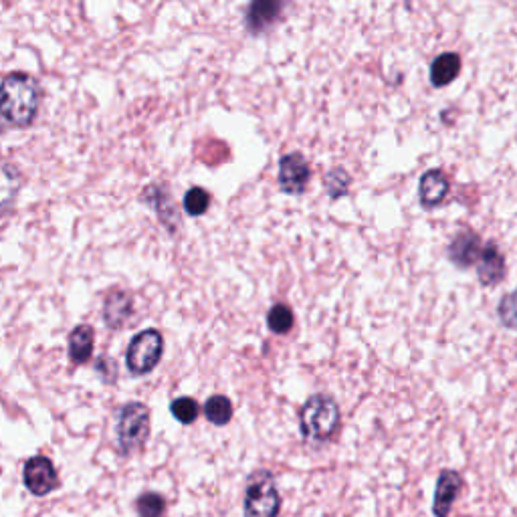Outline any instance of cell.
I'll list each match as a JSON object with an SVG mask.
<instances>
[{"label": "cell", "mask_w": 517, "mask_h": 517, "mask_svg": "<svg viewBox=\"0 0 517 517\" xmlns=\"http://www.w3.org/2000/svg\"><path fill=\"white\" fill-rule=\"evenodd\" d=\"M41 103L39 81L23 71H13L3 79V118L7 124L27 130L35 124Z\"/></svg>", "instance_id": "obj_1"}, {"label": "cell", "mask_w": 517, "mask_h": 517, "mask_svg": "<svg viewBox=\"0 0 517 517\" xmlns=\"http://www.w3.org/2000/svg\"><path fill=\"white\" fill-rule=\"evenodd\" d=\"M342 415L338 402L324 392L309 396L301 408L299 429L301 437L309 443H328L340 429Z\"/></svg>", "instance_id": "obj_2"}, {"label": "cell", "mask_w": 517, "mask_h": 517, "mask_svg": "<svg viewBox=\"0 0 517 517\" xmlns=\"http://www.w3.org/2000/svg\"><path fill=\"white\" fill-rule=\"evenodd\" d=\"M116 437L122 455L140 451L150 437V408L142 402H128L118 412Z\"/></svg>", "instance_id": "obj_3"}, {"label": "cell", "mask_w": 517, "mask_h": 517, "mask_svg": "<svg viewBox=\"0 0 517 517\" xmlns=\"http://www.w3.org/2000/svg\"><path fill=\"white\" fill-rule=\"evenodd\" d=\"M281 509V495L275 477L267 469L251 473L245 487V517H277Z\"/></svg>", "instance_id": "obj_4"}, {"label": "cell", "mask_w": 517, "mask_h": 517, "mask_svg": "<svg viewBox=\"0 0 517 517\" xmlns=\"http://www.w3.org/2000/svg\"><path fill=\"white\" fill-rule=\"evenodd\" d=\"M164 354V336L156 328L142 330L130 340L126 350V368L132 376L154 372Z\"/></svg>", "instance_id": "obj_5"}, {"label": "cell", "mask_w": 517, "mask_h": 517, "mask_svg": "<svg viewBox=\"0 0 517 517\" xmlns=\"http://www.w3.org/2000/svg\"><path fill=\"white\" fill-rule=\"evenodd\" d=\"M309 180H312V168H309V162L305 160L303 154L289 152L281 156L279 176H277L281 192L289 196H299L307 190Z\"/></svg>", "instance_id": "obj_6"}, {"label": "cell", "mask_w": 517, "mask_h": 517, "mask_svg": "<svg viewBox=\"0 0 517 517\" xmlns=\"http://www.w3.org/2000/svg\"><path fill=\"white\" fill-rule=\"evenodd\" d=\"M23 483H25L27 491L33 493L35 497H45V495L53 493L59 487V475H57L53 461L43 455L31 457L25 463Z\"/></svg>", "instance_id": "obj_7"}, {"label": "cell", "mask_w": 517, "mask_h": 517, "mask_svg": "<svg viewBox=\"0 0 517 517\" xmlns=\"http://www.w3.org/2000/svg\"><path fill=\"white\" fill-rule=\"evenodd\" d=\"M483 243L481 237L471 231V229H461L453 241L447 247V257L449 261L459 267V269H469V267H477L481 253H483Z\"/></svg>", "instance_id": "obj_8"}, {"label": "cell", "mask_w": 517, "mask_h": 517, "mask_svg": "<svg viewBox=\"0 0 517 517\" xmlns=\"http://www.w3.org/2000/svg\"><path fill=\"white\" fill-rule=\"evenodd\" d=\"M134 316V295L126 289H112L103 303V322L108 330H122Z\"/></svg>", "instance_id": "obj_9"}, {"label": "cell", "mask_w": 517, "mask_h": 517, "mask_svg": "<svg viewBox=\"0 0 517 517\" xmlns=\"http://www.w3.org/2000/svg\"><path fill=\"white\" fill-rule=\"evenodd\" d=\"M461 489H463V477L457 471L453 469L441 471L435 487V501H433L435 517H449Z\"/></svg>", "instance_id": "obj_10"}, {"label": "cell", "mask_w": 517, "mask_h": 517, "mask_svg": "<svg viewBox=\"0 0 517 517\" xmlns=\"http://www.w3.org/2000/svg\"><path fill=\"white\" fill-rule=\"evenodd\" d=\"M283 3H273V0H257L247 11V31L251 35H265L269 29L275 27V23L281 19Z\"/></svg>", "instance_id": "obj_11"}, {"label": "cell", "mask_w": 517, "mask_h": 517, "mask_svg": "<svg viewBox=\"0 0 517 517\" xmlns=\"http://www.w3.org/2000/svg\"><path fill=\"white\" fill-rule=\"evenodd\" d=\"M451 190V180L443 170H429L421 176L419 182V200L425 209H435V206L443 204L447 194Z\"/></svg>", "instance_id": "obj_12"}, {"label": "cell", "mask_w": 517, "mask_h": 517, "mask_svg": "<svg viewBox=\"0 0 517 517\" xmlns=\"http://www.w3.org/2000/svg\"><path fill=\"white\" fill-rule=\"evenodd\" d=\"M477 277H479V283L485 287H493L501 283L505 277V257L493 241L485 243L483 247L481 259L477 263Z\"/></svg>", "instance_id": "obj_13"}, {"label": "cell", "mask_w": 517, "mask_h": 517, "mask_svg": "<svg viewBox=\"0 0 517 517\" xmlns=\"http://www.w3.org/2000/svg\"><path fill=\"white\" fill-rule=\"evenodd\" d=\"M144 200H148L154 209H156V215L158 219L162 221V225L174 233L176 227L180 225V215L176 213L174 204H172V198L166 190V186H160V184H152L144 190Z\"/></svg>", "instance_id": "obj_14"}, {"label": "cell", "mask_w": 517, "mask_h": 517, "mask_svg": "<svg viewBox=\"0 0 517 517\" xmlns=\"http://www.w3.org/2000/svg\"><path fill=\"white\" fill-rule=\"evenodd\" d=\"M93 344H95V330L89 324H81L77 326L71 334H69V342H67V352H69V360L77 366L87 364L93 356Z\"/></svg>", "instance_id": "obj_15"}, {"label": "cell", "mask_w": 517, "mask_h": 517, "mask_svg": "<svg viewBox=\"0 0 517 517\" xmlns=\"http://www.w3.org/2000/svg\"><path fill=\"white\" fill-rule=\"evenodd\" d=\"M459 73H461L459 53H453V51L441 53L431 65V83L433 87H447L459 77Z\"/></svg>", "instance_id": "obj_16"}, {"label": "cell", "mask_w": 517, "mask_h": 517, "mask_svg": "<svg viewBox=\"0 0 517 517\" xmlns=\"http://www.w3.org/2000/svg\"><path fill=\"white\" fill-rule=\"evenodd\" d=\"M204 417L209 423H213L215 427H225L233 421V415H235V408H233V402L223 396V394H215L211 396L209 400L204 402Z\"/></svg>", "instance_id": "obj_17"}, {"label": "cell", "mask_w": 517, "mask_h": 517, "mask_svg": "<svg viewBox=\"0 0 517 517\" xmlns=\"http://www.w3.org/2000/svg\"><path fill=\"white\" fill-rule=\"evenodd\" d=\"M293 324H295V316H293V309L285 303H275L269 314H267V326L273 334L277 336H285L293 330Z\"/></svg>", "instance_id": "obj_18"}, {"label": "cell", "mask_w": 517, "mask_h": 517, "mask_svg": "<svg viewBox=\"0 0 517 517\" xmlns=\"http://www.w3.org/2000/svg\"><path fill=\"white\" fill-rule=\"evenodd\" d=\"M211 194L209 190H204L202 186H192L184 194V211L190 217H202L211 206Z\"/></svg>", "instance_id": "obj_19"}, {"label": "cell", "mask_w": 517, "mask_h": 517, "mask_svg": "<svg viewBox=\"0 0 517 517\" xmlns=\"http://www.w3.org/2000/svg\"><path fill=\"white\" fill-rule=\"evenodd\" d=\"M170 412L180 425H192L200 415V404L190 396H180L172 400Z\"/></svg>", "instance_id": "obj_20"}, {"label": "cell", "mask_w": 517, "mask_h": 517, "mask_svg": "<svg viewBox=\"0 0 517 517\" xmlns=\"http://www.w3.org/2000/svg\"><path fill=\"white\" fill-rule=\"evenodd\" d=\"M352 184V176L344 168H332L324 178V188L332 200H338L348 194Z\"/></svg>", "instance_id": "obj_21"}, {"label": "cell", "mask_w": 517, "mask_h": 517, "mask_svg": "<svg viewBox=\"0 0 517 517\" xmlns=\"http://www.w3.org/2000/svg\"><path fill=\"white\" fill-rule=\"evenodd\" d=\"M136 511L140 517H162L166 511V499L160 493L146 491L136 499Z\"/></svg>", "instance_id": "obj_22"}, {"label": "cell", "mask_w": 517, "mask_h": 517, "mask_svg": "<svg viewBox=\"0 0 517 517\" xmlns=\"http://www.w3.org/2000/svg\"><path fill=\"white\" fill-rule=\"evenodd\" d=\"M497 314H499V320L505 328L517 330V289L501 299Z\"/></svg>", "instance_id": "obj_23"}, {"label": "cell", "mask_w": 517, "mask_h": 517, "mask_svg": "<svg viewBox=\"0 0 517 517\" xmlns=\"http://www.w3.org/2000/svg\"><path fill=\"white\" fill-rule=\"evenodd\" d=\"M13 184L19 186V170H15V168L7 162L5 168H3V209H5V213L9 211L11 200H13V198L17 196V192H19V188H13Z\"/></svg>", "instance_id": "obj_24"}]
</instances>
